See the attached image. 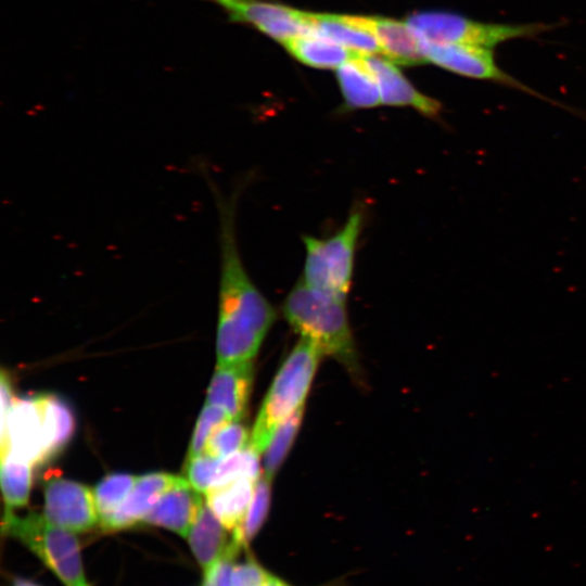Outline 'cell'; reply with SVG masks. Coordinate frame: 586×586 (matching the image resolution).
Listing matches in <instances>:
<instances>
[{
  "instance_id": "cell-14",
  "label": "cell",
  "mask_w": 586,
  "mask_h": 586,
  "mask_svg": "<svg viewBox=\"0 0 586 586\" xmlns=\"http://www.w3.org/2000/svg\"><path fill=\"white\" fill-rule=\"evenodd\" d=\"M203 506L200 492L186 479L161 496L142 523L187 537Z\"/></svg>"
},
{
  "instance_id": "cell-13",
  "label": "cell",
  "mask_w": 586,
  "mask_h": 586,
  "mask_svg": "<svg viewBox=\"0 0 586 586\" xmlns=\"http://www.w3.org/2000/svg\"><path fill=\"white\" fill-rule=\"evenodd\" d=\"M253 362L217 365L207 388L206 404L224 409L241 421L247 409L253 385Z\"/></svg>"
},
{
  "instance_id": "cell-22",
  "label": "cell",
  "mask_w": 586,
  "mask_h": 586,
  "mask_svg": "<svg viewBox=\"0 0 586 586\" xmlns=\"http://www.w3.org/2000/svg\"><path fill=\"white\" fill-rule=\"evenodd\" d=\"M0 473L5 510L14 511L25 507L31 485V464L4 456L1 457Z\"/></svg>"
},
{
  "instance_id": "cell-27",
  "label": "cell",
  "mask_w": 586,
  "mask_h": 586,
  "mask_svg": "<svg viewBox=\"0 0 586 586\" xmlns=\"http://www.w3.org/2000/svg\"><path fill=\"white\" fill-rule=\"evenodd\" d=\"M231 420L224 409L205 403L193 431L187 459L204 454L211 436Z\"/></svg>"
},
{
  "instance_id": "cell-2",
  "label": "cell",
  "mask_w": 586,
  "mask_h": 586,
  "mask_svg": "<svg viewBox=\"0 0 586 586\" xmlns=\"http://www.w3.org/2000/svg\"><path fill=\"white\" fill-rule=\"evenodd\" d=\"M346 298L314 289L302 280L286 295L282 310L301 337L322 356L355 367L356 353L346 310Z\"/></svg>"
},
{
  "instance_id": "cell-29",
  "label": "cell",
  "mask_w": 586,
  "mask_h": 586,
  "mask_svg": "<svg viewBox=\"0 0 586 586\" xmlns=\"http://www.w3.org/2000/svg\"><path fill=\"white\" fill-rule=\"evenodd\" d=\"M269 571L254 557L249 556L233 568V586H265Z\"/></svg>"
},
{
  "instance_id": "cell-11",
  "label": "cell",
  "mask_w": 586,
  "mask_h": 586,
  "mask_svg": "<svg viewBox=\"0 0 586 586\" xmlns=\"http://www.w3.org/2000/svg\"><path fill=\"white\" fill-rule=\"evenodd\" d=\"M184 480L166 472H150L138 476L132 491L120 507L100 520L101 527L113 532L142 523L161 496Z\"/></svg>"
},
{
  "instance_id": "cell-24",
  "label": "cell",
  "mask_w": 586,
  "mask_h": 586,
  "mask_svg": "<svg viewBox=\"0 0 586 586\" xmlns=\"http://www.w3.org/2000/svg\"><path fill=\"white\" fill-rule=\"evenodd\" d=\"M270 481L262 476L257 482L252 502L241 526L232 533L235 542L242 548L249 547L266 522L270 509Z\"/></svg>"
},
{
  "instance_id": "cell-12",
  "label": "cell",
  "mask_w": 586,
  "mask_h": 586,
  "mask_svg": "<svg viewBox=\"0 0 586 586\" xmlns=\"http://www.w3.org/2000/svg\"><path fill=\"white\" fill-rule=\"evenodd\" d=\"M364 59L379 85L381 103L410 106L430 118L440 116L442 103L417 90L392 61L374 55Z\"/></svg>"
},
{
  "instance_id": "cell-20",
  "label": "cell",
  "mask_w": 586,
  "mask_h": 586,
  "mask_svg": "<svg viewBox=\"0 0 586 586\" xmlns=\"http://www.w3.org/2000/svg\"><path fill=\"white\" fill-rule=\"evenodd\" d=\"M46 430V462L72 440L76 430L74 412L66 400L54 394H38Z\"/></svg>"
},
{
  "instance_id": "cell-17",
  "label": "cell",
  "mask_w": 586,
  "mask_h": 586,
  "mask_svg": "<svg viewBox=\"0 0 586 586\" xmlns=\"http://www.w3.org/2000/svg\"><path fill=\"white\" fill-rule=\"evenodd\" d=\"M307 22L313 35L329 39L356 54L382 52L374 35L364 29L355 16L307 12Z\"/></svg>"
},
{
  "instance_id": "cell-15",
  "label": "cell",
  "mask_w": 586,
  "mask_h": 586,
  "mask_svg": "<svg viewBox=\"0 0 586 586\" xmlns=\"http://www.w3.org/2000/svg\"><path fill=\"white\" fill-rule=\"evenodd\" d=\"M357 23L377 38L390 61L415 66L425 63L420 38L403 22L390 17L355 16Z\"/></svg>"
},
{
  "instance_id": "cell-31",
  "label": "cell",
  "mask_w": 586,
  "mask_h": 586,
  "mask_svg": "<svg viewBox=\"0 0 586 586\" xmlns=\"http://www.w3.org/2000/svg\"><path fill=\"white\" fill-rule=\"evenodd\" d=\"M265 586H293V585L284 581L283 578L269 572ZM322 586H333V585L328 584V585H322Z\"/></svg>"
},
{
  "instance_id": "cell-18",
  "label": "cell",
  "mask_w": 586,
  "mask_h": 586,
  "mask_svg": "<svg viewBox=\"0 0 586 586\" xmlns=\"http://www.w3.org/2000/svg\"><path fill=\"white\" fill-rule=\"evenodd\" d=\"M259 480L242 476L205 493L206 506L231 533L241 526Z\"/></svg>"
},
{
  "instance_id": "cell-9",
  "label": "cell",
  "mask_w": 586,
  "mask_h": 586,
  "mask_svg": "<svg viewBox=\"0 0 586 586\" xmlns=\"http://www.w3.org/2000/svg\"><path fill=\"white\" fill-rule=\"evenodd\" d=\"M42 515L72 533H86L100 524L93 492L72 480L51 475L44 483Z\"/></svg>"
},
{
  "instance_id": "cell-23",
  "label": "cell",
  "mask_w": 586,
  "mask_h": 586,
  "mask_svg": "<svg viewBox=\"0 0 586 586\" xmlns=\"http://www.w3.org/2000/svg\"><path fill=\"white\" fill-rule=\"evenodd\" d=\"M304 407L295 411L275 432L263 457V476L271 482L283 463L303 421Z\"/></svg>"
},
{
  "instance_id": "cell-32",
  "label": "cell",
  "mask_w": 586,
  "mask_h": 586,
  "mask_svg": "<svg viewBox=\"0 0 586 586\" xmlns=\"http://www.w3.org/2000/svg\"><path fill=\"white\" fill-rule=\"evenodd\" d=\"M11 586H40V585L31 581L17 577L12 582Z\"/></svg>"
},
{
  "instance_id": "cell-6",
  "label": "cell",
  "mask_w": 586,
  "mask_h": 586,
  "mask_svg": "<svg viewBox=\"0 0 586 586\" xmlns=\"http://www.w3.org/2000/svg\"><path fill=\"white\" fill-rule=\"evenodd\" d=\"M405 23L421 40L429 43L464 44L488 49L512 39L535 37L551 27L542 23H485L446 11L415 12Z\"/></svg>"
},
{
  "instance_id": "cell-10",
  "label": "cell",
  "mask_w": 586,
  "mask_h": 586,
  "mask_svg": "<svg viewBox=\"0 0 586 586\" xmlns=\"http://www.w3.org/2000/svg\"><path fill=\"white\" fill-rule=\"evenodd\" d=\"M421 44L426 62L446 71L467 78L498 82L537 95V92L498 66L493 49L464 44L429 43L423 40H421Z\"/></svg>"
},
{
  "instance_id": "cell-1",
  "label": "cell",
  "mask_w": 586,
  "mask_h": 586,
  "mask_svg": "<svg viewBox=\"0 0 586 586\" xmlns=\"http://www.w3.org/2000/svg\"><path fill=\"white\" fill-rule=\"evenodd\" d=\"M218 214L220 271L217 365L251 361L276 319V310L252 281L242 262L235 227L240 189L224 194L207 169L201 170Z\"/></svg>"
},
{
  "instance_id": "cell-8",
  "label": "cell",
  "mask_w": 586,
  "mask_h": 586,
  "mask_svg": "<svg viewBox=\"0 0 586 586\" xmlns=\"http://www.w3.org/2000/svg\"><path fill=\"white\" fill-rule=\"evenodd\" d=\"M222 9L229 21L255 27L272 39L285 43L310 35L307 12L268 0H204Z\"/></svg>"
},
{
  "instance_id": "cell-7",
  "label": "cell",
  "mask_w": 586,
  "mask_h": 586,
  "mask_svg": "<svg viewBox=\"0 0 586 586\" xmlns=\"http://www.w3.org/2000/svg\"><path fill=\"white\" fill-rule=\"evenodd\" d=\"M46 430L38 395L15 398L1 420V457L10 456L31 466L46 462Z\"/></svg>"
},
{
  "instance_id": "cell-3",
  "label": "cell",
  "mask_w": 586,
  "mask_h": 586,
  "mask_svg": "<svg viewBox=\"0 0 586 586\" xmlns=\"http://www.w3.org/2000/svg\"><path fill=\"white\" fill-rule=\"evenodd\" d=\"M319 349L301 337L279 368L258 411L250 445L262 455L277 429L305 406L319 359Z\"/></svg>"
},
{
  "instance_id": "cell-28",
  "label": "cell",
  "mask_w": 586,
  "mask_h": 586,
  "mask_svg": "<svg viewBox=\"0 0 586 586\" xmlns=\"http://www.w3.org/2000/svg\"><path fill=\"white\" fill-rule=\"evenodd\" d=\"M219 459L207 454L187 459V480L200 493L205 494L213 487Z\"/></svg>"
},
{
  "instance_id": "cell-19",
  "label": "cell",
  "mask_w": 586,
  "mask_h": 586,
  "mask_svg": "<svg viewBox=\"0 0 586 586\" xmlns=\"http://www.w3.org/2000/svg\"><path fill=\"white\" fill-rule=\"evenodd\" d=\"M336 75L348 109H369L381 103L379 85L364 55L356 54L342 64Z\"/></svg>"
},
{
  "instance_id": "cell-21",
  "label": "cell",
  "mask_w": 586,
  "mask_h": 586,
  "mask_svg": "<svg viewBox=\"0 0 586 586\" xmlns=\"http://www.w3.org/2000/svg\"><path fill=\"white\" fill-rule=\"evenodd\" d=\"M297 61L315 68H339L356 55L346 48L316 35H303L284 43Z\"/></svg>"
},
{
  "instance_id": "cell-4",
  "label": "cell",
  "mask_w": 586,
  "mask_h": 586,
  "mask_svg": "<svg viewBox=\"0 0 586 586\" xmlns=\"http://www.w3.org/2000/svg\"><path fill=\"white\" fill-rule=\"evenodd\" d=\"M2 530L26 546L64 586H90L75 533L48 522L42 514L16 515L10 510H4Z\"/></svg>"
},
{
  "instance_id": "cell-30",
  "label": "cell",
  "mask_w": 586,
  "mask_h": 586,
  "mask_svg": "<svg viewBox=\"0 0 586 586\" xmlns=\"http://www.w3.org/2000/svg\"><path fill=\"white\" fill-rule=\"evenodd\" d=\"M237 556L238 553H228L205 569L202 586H233L232 575Z\"/></svg>"
},
{
  "instance_id": "cell-16",
  "label": "cell",
  "mask_w": 586,
  "mask_h": 586,
  "mask_svg": "<svg viewBox=\"0 0 586 586\" xmlns=\"http://www.w3.org/2000/svg\"><path fill=\"white\" fill-rule=\"evenodd\" d=\"M187 539L194 559L203 571L224 556L239 555L243 549L206 504L190 528Z\"/></svg>"
},
{
  "instance_id": "cell-26",
  "label": "cell",
  "mask_w": 586,
  "mask_h": 586,
  "mask_svg": "<svg viewBox=\"0 0 586 586\" xmlns=\"http://www.w3.org/2000/svg\"><path fill=\"white\" fill-rule=\"evenodd\" d=\"M250 438L251 434L241 421L231 420L211 436L204 454L226 458L244 449L250 444Z\"/></svg>"
},
{
  "instance_id": "cell-25",
  "label": "cell",
  "mask_w": 586,
  "mask_h": 586,
  "mask_svg": "<svg viewBox=\"0 0 586 586\" xmlns=\"http://www.w3.org/2000/svg\"><path fill=\"white\" fill-rule=\"evenodd\" d=\"M138 476L116 472L104 476L94 487L93 496L100 520L113 513L126 500Z\"/></svg>"
},
{
  "instance_id": "cell-5",
  "label": "cell",
  "mask_w": 586,
  "mask_h": 586,
  "mask_svg": "<svg viewBox=\"0 0 586 586\" xmlns=\"http://www.w3.org/2000/svg\"><path fill=\"white\" fill-rule=\"evenodd\" d=\"M364 208L354 207L343 227L328 238L304 235L306 254L302 281L307 285L346 298L351 289Z\"/></svg>"
}]
</instances>
